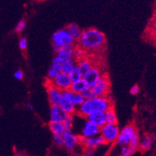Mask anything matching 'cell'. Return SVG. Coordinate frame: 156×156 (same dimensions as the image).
<instances>
[{"label": "cell", "mask_w": 156, "mask_h": 156, "mask_svg": "<svg viewBox=\"0 0 156 156\" xmlns=\"http://www.w3.org/2000/svg\"><path fill=\"white\" fill-rule=\"evenodd\" d=\"M68 114L60 105H51L50 108V122H63Z\"/></svg>", "instance_id": "obj_13"}, {"label": "cell", "mask_w": 156, "mask_h": 156, "mask_svg": "<svg viewBox=\"0 0 156 156\" xmlns=\"http://www.w3.org/2000/svg\"><path fill=\"white\" fill-rule=\"evenodd\" d=\"M88 87V84L85 82V80H84L83 78H81L80 80L73 81L69 89H71V90H72L73 92H74V93H81L83 91H84V89H86Z\"/></svg>", "instance_id": "obj_19"}, {"label": "cell", "mask_w": 156, "mask_h": 156, "mask_svg": "<svg viewBox=\"0 0 156 156\" xmlns=\"http://www.w3.org/2000/svg\"><path fill=\"white\" fill-rule=\"evenodd\" d=\"M63 137V147L68 151H73L78 145H80V136H76L72 130H66L62 135Z\"/></svg>", "instance_id": "obj_7"}, {"label": "cell", "mask_w": 156, "mask_h": 156, "mask_svg": "<svg viewBox=\"0 0 156 156\" xmlns=\"http://www.w3.org/2000/svg\"><path fill=\"white\" fill-rule=\"evenodd\" d=\"M62 123L66 127V130H72L73 126V115H67Z\"/></svg>", "instance_id": "obj_29"}, {"label": "cell", "mask_w": 156, "mask_h": 156, "mask_svg": "<svg viewBox=\"0 0 156 156\" xmlns=\"http://www.w3.org/2000/svg\"><path fill=\"white\" fill-rule=\"evenodd\" d=\"M105 119L108 123H117V116L114 107L110 108L105 112Z\"/></svg>", "instance_id": "obj_25"}, {"label": "cell", "mask_w": 156, "mask_h": 156, "mask_svg": "<svg viewBox=\"0 0 156 156\" xmlns=\"http://www.w3.org/2000/svg\"><path fill=\"white\" fill-rule=\"evenodd\" d=\"M66 29L69 31L70 35L72 36L73 38L76 41L79 40L80 35H81L83 32V30H81V28L76 23H71V24H69L68 27H66Z\"/></svg>", "instance_id": "obj_20"}, {"label": "cell", "mask_w": 156, "mask_h": 156, "mask_svg": "<svg viewBox=\"0 0 156 156\" xmlns=\"http://www.w3.org/2000/svg\"><path fill=\"white\" fill-rule=\"evenodd\" d=\"M62 94H63V99H65L66 101H70L76 107L79 106L84 100V97H83L81 93H74L69 88L62 91Z\"/></svg>", "instance_id": "obj_14"}, {"label": "cell", "mask_w": 156, "mask_h": 156, "mask_svg": "<svg viewBox=\"0 0 156 156\" xmlns=\"http://www.w3.org/2000/svg\"><path fill=\"white\" fill-rule=\"evenodd\" d=\"M91 107L93 111L105 112L110 108L114 107L112 101L108 97H93L90 99Z\"/></svg>", "instance_id": "obj_5"}, {"label": "cell", "mask_w": 156, "mask_h": 156, "mask_svg": "<svg viewBox=\"0 0 156 156\" xmlns=\"http://www.w3.org/2000/svg\"><path fill=\"white\" fill-rule=\"evenodd\" d=\"M106 43L105 34L96 28H88L83 30L77 41L78 46L88 53L97 52L104 49Z\"/></svg>", "instance_id": "obj_1"}, {"label": "cell", "mask_w": 156, "mask_h": 156, "mask_svg": "<svg viewBox=\"0 0 156 156\" xmlns=\"http://www.w3.org/2000/svg\"><path fill=\"white\" fill-rule=\"evenodd\" d=\"M49 81L54 86L57 87L62 91L69 89L73 82L69 74L63 73H60L58 76H56L54 79H52L51 80H49Z\"/></svg>", "instance_id": "obj_9"}, {"label": "cell", "mask_w": 156, "mask_h": 156, "mask_svg": "<svg viewBox=\"0 0 156 156\" xmlns=\"http://www.w3.org/2000/svg\"><path fill=\"white\" fill-rule=\"evenodd\" d=\"M61 65H62L61 60L59 59L58 56L56 55L54 58V59H53V61H52L51 66H50L49 71H48V80H51L56 76H58L60 73H62Z\"/></svg>", "instance_id": "obj_17"}, {"label": "cell", "mask_w": 156, "mask_h": 156, "mask_svg": "<svg viewBox=\"0 0 156 156\" xmlns=\"http://www.w3.org/2000/svg\"><path fill=\"white\" fill-rule=\"evenodd\" d=\"M151 138L152 139H153V140H155V138H156V136H155V134H152V135H151Z\"/></svg>", "instance_id": "obj_40"}, {"label": "cell", "mask_w": 156, "mask_h": 156, "mask_svg": "<svg viewBox=\"0 0 156 156\" xmlns=\"http://www.w3.org/2000/svg\"><path fill=\"white\" fill-rule=\"evenodd\" d=\"M76 65L77 66L79 67L80 70L81 71L82 74L84 75L85 73H87L89 69L93 68V64L92 62L90 59H88V58H84V59L80 60L79 62H76Z\"/></svg>", "instance_id": "obj_22"}, {"label": "cell", "mask_w": 156, "mask_h": 156, "mask_svg": "<svg viewBox=\"0 0 156 156\" xmlns=\"http://www.w3.org/2000/svg\"><path fill=\"white\" fill-rule=\"evenodd\" d=\"M14 76H15V78L16 79V80H23V77H24V73H23V72L22 71V70L19 69V70H17L16 72L15 73Z\"/></svg>", "instance_id": "obj_36"}, {"label": "cell", "mask_w": 156, "mask_h": 156, "mask_svg": "<svg viewBox=\"0 0 156 156\" xmlns=\"http://www.w3.org/2000/svg\"><path fill=\"white\" fill-rule=\"evenodd\" d=\"M49 127L53 135L62 136L66 131V127L62 122H49Z\"/></svg>", "instance_id": "obj_21"}, {"label": "cell", "mask_w": 156, "mask_h": 156, "mask_svg": "<svg viewBox=\"0 0 156 156\" xmlns=\"http://www.w3.org/2000/svg\"><path fill=\"white\" fill-rule=\"evenodd\" d=\"M153 141L154 140L152 139L151 135H145L140 139L138 150H140L141 152L147 151L151 148Z\"/></svg>", "instance_id": "obj_18"}, {"label": "cell", "mask_w": 156, "mask_h": 156, "mask_svg": "<svg viewBox=\"0 0 156 156\" xmlns=\"http://www.w3.org/2000/svg\"><path fill=\"white\" fill-rule=\"evenodd\" d=\"M80 144L82 145L84 147H91L96 149L99 147L106 144V143L101 135H97L90 138H83L80 136Z\"/></svg>", "instance_id": "obj_11"}, {"label": "cell", "mask_w": 156, "mask_h": 156, "mask_svg": "<svg viewBox=\"0 0 156 156\" xmlns=\"http://www.w3.org/2000/svg\"><path fill=\"white\" fill-rule=\"evenodd\" d=\"M110 82L107 75H102L100 80L92 87L94 97H107L108 96Z\"/></svg>", "instance_id": "obj_6"}, {"label": "cell", "mask_w": 156, "mask_h": 156, "mask_svg": "<svg viewBox=\"0 0 156 156\" xmlns=\"http://www.w3.org/2000/svg\"><path fill=\"white\" fill-rule=\"evenodd\" d=\"M76 65V62L73 59H69L67 60V61H65V62H62V65H61V70H62V73L66 74H69L71 71H72L73 69L75 67V66Z\"/></svg>", "instance_id": "obj_24"}, {"label": "cell", "mask_w": 156, "mask_h": 156, "mask_svg": "<svg viewBox=\"0 0 156 156\" xmlns=\"http://www.w3.org/2000/svg\"><path fill=\"white\" fill-rule=\"evenodd\" d=\"M59 105L65 110V112L68 115H74V114H76V107L70 101H66L65 99H62V102H61Z\"/></svg>", "instance_id": "obj_23"}, {"label": "cell", "mask_w": 156, "mask_h": 156, "mask_svg": "<svg viewBox=\"0 0 156 156\" xmlns=\"http://www.w3.org/2000/svg\"><path fill=\"white\" fill-rule=\"evenodd\" d=\"M140 136L139 134L136 133L135 136H132V138L131 139V141H130V144L128 146L131 147L132 151H133L134 154L136 153L138 151V147H139V143H140Z\"/></svg>", "instance_id": "obj_28"}, {"label": "cell", "mask_w": 156, "mask_h": 156, "mask_svg": "<svg viewBox=\"0 0 156 156\" xmlns=\"http://www.w3.org/2000/svg\"><path fill=\"white\" fill-rule=\"evenodd\" d=\"M87 57V52L82 49L80 46L75 48V51H74V60L76 62L80 61V60L84 59V58Z\"/></svg>", "instance_id": "obj_27"}, {"label": "cell", "mask_w": 156, "mask_h": 156, "mask_svg": "<svg viewBox=\"0 0 156 156\" xmlns=\"http://www.w3.org/2000/svg\"><path fill=\"white\" fill-rule=\"evenodd\" d=\"M119 131L120 130L117 123H106L100 128V135L105 140L106 144H112L116 141Z\"/></svg>", "instance_id": "obj_3"}, {"label": "cell", "mask_w": 156, "mask_h": 156, "mask_svg": "<svg viewBox=\"0 0 156 156\" xmlns=\"http://www.w3.org/2000/svg\"><path fill=\"white\" fill-rule=\"evenodd\" d=\"M102 75L103 74L101 73V69L98 67L93 66V68L88 70V72L85 73L83 75L82 78L85 80V82L87 83L88 86L89 88H92L100 80V78L101 77Z\"/></svg>", "instance_id": "obj_10"}, {"label": "cell", "mask_w": 156, "mask_h": 156, "mask_svg": "<svg viewBox=\"0 0 156 156\" xmlns=\"http://www.w3.org/2000/svg\"><path fill=\"white\" fill-rule=\"evenodd\" d=\"M137 132V129L132 124L125 126L123 129L119 131V136L116 139V144L118 146H128L132 136H135Z\"/></svg>", "instance_id": "obj_4"}, {"label": "cell", "mask_w": 156, "mask_h": 156, "mask_svg": "<svg viewBox=\"0 0 156 156\" xmlns=\"http://www.w3.org/2000/svg\"><path fill=\"white\" fill-rule=\"evenodd\" d=\"M26 21L25 19H22L19 22V23L17 24L16 27H15V30H16L17 33H21L24 30L25 27H26Z\"/></svg>", "instance_id": "obj_32"}, {"label": "cell", "mask_w": 156, "mask_h": 156, "mask_svg": "<svg viewBox=\"0 0 156 156\" xmlns=\"http://www.w3.org/2000/svg\"><path fill=\"white\" fill-rule=\"evenodd\" d=\"M95 150L94 148H91V147H84V155L86 156H92L95 154Z\"/></svg>", "instance_id": "obj_35"}, {"label": "cell", "mask_w": 156, "mask_h": 156, "mask_svg": "<svg viewBox=\"0 0 156 156\" xmlns=\"http://www.w3.org/2000/svg\"><path fill=\"white\" fill-rule=\"evenodd\" d=\"M15 155H17V156H25V155H27V154H26V153H24V152H17V153H15Z\"/></svg>", "instance_id": "obj_38"}, {"label": "cell", "mask_w": 156, "mask_h": 156, "mask_svg": "<svg viewBox=\"0 0 156 156\" xmlns=\"http://www.w3.org/2000/svg\"><path fill=\"white\" fill-rule=\"evenodd\" d=\"M27 108H28L30 110H31V111H32V110H34V105H32L31 103H30V104H28V105H27Z\"/></svg>", "instance_id": "obj_39"}, {"label": "cell", "mask_w": 156, "mask_h": 156, "mask_svg": "<svg viewBox=\"0 0 156 156\" xmlns=\"http://www.w3.org/2000/svg\"><path fill=\"white\" fill-rule=\"evenodd\" d=\"M52 42L53 49L55 53H57L61 47L69 45H74L76 41L73 38L66 28L56 31L52 36Z\"/></svg>", "instance_id": "obj_2"}, {"label": "cell", "mask_w": 156, "mask_h": 156, "mask_svg": "<svg viewBox=\"0 0 156 156\" xmlns=\"http://www.w3.org/2000/svg\"><path fill=\"white\" fill-rule=\"evenodd\" d=\"M139 92H140V87H139L138 84H135V85H133V86L131 88V89H130V93H131L132 95H133V96L137 95L138 93H139Z\"/></svg>", "instance_id": "obj_37"}, {"label": "cell", "mask_w": 156, "mask_h": 156, "mask_svg": "<svg viewBox=\"0 0 156 156\" xmlns=\"http://www.w3.org/2000/svg\"><path fill=\"white\" fill-rule=\"evenodd\" d=\"M134 154L133 151L129 146L120 147V155L122 156H131Z\"/></svg>", "instance_id": "obj_30"}, {"label": "cell", "mask_w": 156, "mask_h": 156, "mask_svg": "<svg viewBox=\"0 0 156 156\" xmlns=\"http://www.w3.org/2000/svg\"><path fill=\"white\" fill-rule=\"evenodd\" d=\"M100 128L101 127L87 119L83 124L80 136L83 138H90L100 135Z\"/></svg>", "instance_id": "obj_12"}, {"label": "cell", "mask_w": 156, "mask_h": 156, "mask_svg": "<svg viewBox=\"0 0 156 156\" xmlns=\"http://www.w3.org/2000/svg\"><path fill=\"white\" fill-rule=\"evenodd\" d=\"M19 49L21 50H26L27 48V40L26 37H21L19 39Z\"/></svg>", "instance_id": "obj_34"}, {"label": "cell", "mask_w": 156, "mask_h": 156, "mask_svg": "<svg viewBox=\"0 0 156 156\" xmlns=\"http://www.w3.org/2000/svg\"><path fill=\"white\" fill-rule=\"evenodd\" d=\"M81 94H82V96L84 97V99H91L92 97H94L93 90H92V88H89V87H88L86 89H84L82 93H81Z\"/></svg>", "instance_id": "obj_31"}, {"label": "cell", "mask_w": 156, "mask_h": 156, "mask_svg": "<svg viewBox=\"0 0 156 156\" xmlns=\"http://www.w3.org/2000/svg\"><path fill=\"white\" fill-rule=\"evenodd\" d=\"M47 93L49 101L51 105H59L63 99L62 90L54 86L51 83L47 80Z\"/></svg>", "instance_id": "obj_8"}, {"label": "cell", "mask_w": 156, "mask_h": 156, "mask_svg": "<svg viewBox=\"0 0 156 156\" xmlns=\"http://www.w3.org/2000/svg\"><path fill=\"white\" fill-rule=\"evenodd\" d=\"M69 76L70 79L72 80V81H75V80L81 79L83 77V74L77 66V65H76L75 67L72 69V71L69 73Z\"/></svg>", "instance_id": "obj_26"}, {"label": "cell", "mask_w": 156, "mask_h": 156, "mask_svg": "<svg viewBox=\"0 0 156 156\" xmlns=\"http://www.w3.org/2000/svg\"><path fill=\"white\" fill-rule=\"evenodd\" d=\"M75 45H69L66 46H62L57 52V56H58L61 62H65L67 60L73 59L74 58V51H75Z\"/></svg>", "instance_id": "obj_15"}, {"label": "cell", "mask_w": 156, "mask_h": 156, "mask_svg": "<svg viewBox=\"0 0 156 156\" xmlns=\"http://www.w3.org/2000/svg\"><path fill=\"white\" fill-rule=\"evenodd\" d=\"M54 136V144L58 147H63V137L62 136L58 135H53Z\"/></svg>", "instance_id": "obj_33"}, {"label": "cell", "mask_w": 156, "mask_h": 156, "mask_svg": "<svg viewBox=\"0 0 156 156\" xmlns=\"http://www.w3.org/2000/svg\"><path fill=\"white\" fill-rule=\"evenodd\" d=\"M86 118L88 120H89L100 127H101L104 124L106 123L105 113L104 112L93 111L90 114L87 115Z\"/></svg>", "instance_id": "obj_16"}]
</instances>
